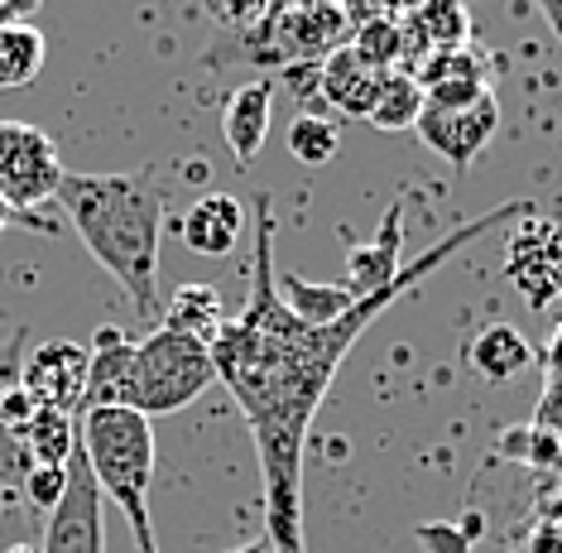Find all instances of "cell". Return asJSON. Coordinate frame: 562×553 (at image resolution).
<instances>
[{
    "label": "cell",
    "mask_w": 562,
    "mask_h": 553,
    "mask_svg": "<svg viewBox=\"0 0 562 553\" xmlns=\"http://www.w3.org/2000/svg\"><path fill=\"white\" fill-rule=\"evenodd\" d=\"M529 212H533V202L515 198V202L481 212L476 222H462L457 231H447L432 251L408 261L394 285L356 299V308L341 313L337 323L313 328V323H299L284 308V299H279L274 198L270 192H255L250 294H246V308L222 323L207 352H212L216 380L232 390V400L240 405V414L250 423L255 457H260V486H265V539L279 553H308V539H303V453H308L317 409H323L341 362L351 356V346L418 279L442 269L471 241L491 236V231L519 222Z\"/></svg>",
    "instance_id": "1"
},
{
    "label": "cell",
    "mask_w": 562,
    "mask_h": 553,
    "mask_svg": "<svg viewBox=\"0 0 562 553\" xmlns=\"http://www.w3.org/2000/svg\"><path fill=\"white\" fill-rule=\"evenodd\" d=\"M58 208L72 222L87 255L106 269L139 318H159V236L164 192L149 169L139 174H68L58 188Z\"/></svg>",
    "instance_id": "2"
},
{
    "label": "cell",
    "mask_w": 562,
    "mask_h": 553,
    "mask_svg": "<svg viewBox=\"0 0 562 553\" xmlns=\"http://www.w3.org/2000/svg\"><path fill=\"white\" fill-rule=\"evenodd\" d=\"M82 453L97 477L101 500L125 516L139 553H159L149 520V482H155V423L135 409H82Z\"/></svg>",
    "instance_id": "3"
},
{
    "label": "cell",
    "mask_w": 562,
    "mask_h": 553,
    "mask_svg": "<svg viewBox=\"0 0 562 553\" xmlns=\"http://www.w3.org/2000/svg\"><path fill=\"white\" fill-rule=\"evenodd\" d=\"M216 380L207 342L188 338L173 328H155L145 342H135V366H131V409L145 419L178 414L202 390Z\"/></svg>",
    "instance_id": "4"
},
{
    "label": "cell",
    "mask_w": 562,
    "mask_h": 553,
    "mask_svg": "<svg viewBox=\"0 0 562 553\" xmlns=\"http://www.w3.org/2000/svg\"><path fill=\"white\" fill-rule=\"evenodd\" d=\"M63 169L54 135L30 121H0V202L15 212V222H34L44 202L58 198Z\"/></svg>",
    "instance_id": "5"
},
{
    "label": "cell",
    "mask_w": 562,
    "mask_h": 553,
    "mask_svg": "<svg viewBox=\"0 0 562 553\" xmlns=\"http://www.w3.org/2000/svg\"><path fill=\"white\" fill-rule=\"evenodd\" d=\"M505 269L519 285L524 303L539 308V313H548L562 299V226L553 217H539V208L519 217L515 236H509Z\"/></svg>",
    "instance_id": "6"
},
{
    "label": "cell",
    "mask_w": 562,
    "mask_h": 553,
    "mask_svg": "<svg viewBox=\"0 0 562 553\" xmlns=\"http://www.w3.org/2000/svg\"><path fill=\"white\" fill-rule=\"evenodd\" d=\"M101 491L87 467V453L68 457V491L44 520V553H106V520H101Z\"/></svg>",
    "instance_id": "7"
},
{
    "label": "cell",
    "mask_w": 562,
    "mask_h": 553,
    "mask_svg": "<svg viewBox=\"0 0 562 553\" xmlns=\"http://www.w3.org/2000/svg\"><path fill=\"white\" fill-rule=\"evenodd\" d=\"M414 131L432 154H442L452 169H467V164L495 140V131H501V101H495V92H491V97L471 101V107H452V111L424 107Z\"/></svg>",
    "instance_id": "8"
},
{
    "label": "cell",
    "mask_w": 562,
    "mask_h": 553,
    "mask_svg": "<svg viewBox=\"0 0 562 553\" xmlns=\"http://www.w3.org/2000/svg\"><path fill=\"white\" fill-rule=\"evenodd\" d=\"M87 362H92V356H87L82 342L54 338V342H40L20 362V380H24V390H30L40 405L68 409V414H82V400H87Z\"/></svg>",
    "instance_id": "9"
},
{
    "label": "cell",
    "mask_w": 562,
    "mask_h": 553,
    "mask_svg": "<svg viewBox=\"0 0 562 553\" xmlns=\"http://www.w3.org/2000/svg\"><path fill=\"white\" fill-rule=\"evenodd\" d=\"M246 208L232 198V192H207L193 208L178 217V236L193 255H207V261H226L240 236H246Z\"/></svg>",
    "instance_id": "10"
},
{
    "label": "cell",
    "mask_w": 562,
    "mask_h": 553,
    "mask_svg": "<svg viewBox=\"0 0 562 553\" xmlns=\"http://www.w3.org/2000/svg\"><path fill=\"white\" fill-rule=\"evenodd\" d=\"M87 400L82 409H131V366H135V342L121 328H97L87 346Z\"/></svg>",
    "instance_id": "11"
},
{
    "label": "cell",
    "mask_w": 562,
    "mask_h": 553,
    "mask_svg": "<svg viewBox=\"0 0 562 553\" xmlns=\"http://www.w3.org/2000/svg\"><path fill=\"white\" fill-rule=\"evenodd\" d=\"M380 82H385V73L370 68L351 44L337 48L331 58H323V68H317V97H323L331 111L356 115V121L370 115V107H375V97H380Z\"/></svg>",
    "instance_id": "12"
},
{
    "label": "cell",
    "mask_w": 562,
    "mask_h": 553,
    "mask_svg": "<svg viewBox=\"0 0 562 553\" xmlns=\"http://www.w3.org/2000/svg\"><path fill=\"white\" fill-rule=\"evenodd\" d=\"M400 251H404V208L394 202L385 212V222H380L375 241L370 246H351L347 251V289L356 299H366V294H380L385 285L400 279Z\"/></svg>",
    "instance_id": "13"
},
{
    "label": "cell",
    "mask_w": 562,
    "mask_h": 553,
    "mask_svg": "<svg viewBox=\"0 0 562 553\" xmlns=\"http://www.w3.org/2000/svg\"><path fill=\"white\" fill-rule=\"evenodd\" d=\"M270 121H274V87L270 82H246L226 97L222 135H226V150L236 154V164H255V154L270 140Z\"/></svg>",
    "instance_id": "14"
},
{
    "label": "cell",
    "mask_w": 562,
    "mask_h": 553,
    "mask_svg": "<svg viewBox=\"0 0 562 553\" xmlns=\"http://www.w3.org/2000/svg\"><path fill=\"white\" fill-rule=\"evenodd\" d=\"M20 362H24V328H15L5 342H0V390L20 376ZM30 447L24 439L0 423V510H15L24 500V477H30Z\"/></svg>",
    "instance_id": "15"
},
{
    "label": "cell",
    "mask_w": 562,
    "mask_h": 553,
    "mask_svg": "<svg viewBox=\"0 0 562 553\" xmlns=\"http://www.w3.org/2000/svg\"><path fill=\"white\" fill-rule=\"evenodd\" d=\"M529 366H533V346H529V338H524L519 328H509V323L481 328L476 342H471V370H476L481 380H491V385L515 380Z\"/></svg>",
    "instance_id": "16"
},
{
    "label": "cell",
    "mask_w": 562,
    "mask_h": 553,
    "mask_svg": "<svg viewBox=\"0 0 562 553\" xmlns=\"http://www.w3.org/2000/svg\"><path fill=\"white\" fill-rule=\"evenodd\" d=\"M222 323H226V303L212 285H178L173 299L164 303V313H159V328L188 332V338H198L207 346L216 332H222Z\"/></svg>",
    "instance_id": "17"
},
{
    "label": "cell",
    "mask_w": 562,
    "mask_h": 553,
    "mask_svg": "<svg viewBox=\"0 0 562 553\" xmlns=\"http://www.w3.org/2000/svg\"><path fill=\"white\" fill-rule=\"evenodd\" d=\"M78 443H82V414H68V409L40 405L34 423L24 429V447H30L34 467H68Z\"/></svg>",
    "instance_id": "18"
},
{
    "label": "cell",
    "mask_w": 562,
    "mask_h": 553,
    "mask_svg": "<svg viewBox=\"0 0 562 553\" xmlns=\"http://www.w3.org/2000/svg\"><path fill=\"white\" fill-rule=\"evenodd\" d=\"M279 299L299 323H313V328H327L337 323L341 313L356 308V294L347 285H308L299 275H279Z\"/></svg>",
    "instance_id": "19"
},
{
    "label": "cell",
    "mask_w": 562,
    "mask_h": 553,
    "mask_svg": "<svg viewBox=\"0 0 562 553\" xmlns=\"http://www.w3.org/2000/svg\"><path fill=\"white\" fill-rule=\"evenodd\" d=\"M424 107H428V97H424V87H418V77L400 68V73H385L380 97H375V107H370L366 121L385 135H400V131H414Z\"/></svg>",
    "instance_id": "20"
},
{
    "label": "cell",
    "mask_w": 562,
    "mask_h": 553,
    "mask_svg": "<svg viewBox=\"0 0 562 553\" xmlns=\"http://www.w3.org/2000/svg\"><path fill=\"white\" fill-rule=\"evenodd\" d=\"M44 58H48V44L34 24H5L0 30V92L30 87L44 73Z\"/></svg>",
    "instance_id": "21"
},
{
    "label": "cell",
    "mask_w": 562,
    "mask_h": 553,
    "mask_svg": "<svg viewBox=\"0 0 562 553\" xmlns=\"http://www.w3.org/2000/svg\"><path fill=\"white\" fill-rule=\"evenodd\" d=\"M418 87L424 92H432V87H457V82H481V87H491V58L481 54V48H442V54H432L418 63Z\"/></svg>",
    "instance_id": "22"
},
{
    "label": "cell",
    "mask_w": 562,
    "mask_h": 553,
    "mask_svg": "<svg viewBox=\"0 0 562 553\" xmlns=\"http://www.w3.org/2000/svg\"><path fill=\"white\" fill-rule=\"evenodd\" d=\"M408 15H414V24L424 30L432 54H442V48H462L467 34H471L467 0H418Z\"/></svg>",
    "instance_id": "23"
},
{
    "label": "cell",
    "mask_w": 562,
    "mask_h": 553,
    "mask_svg": "<svg viewBox=\"0 0 562 553\" xmlns=\"http://www.w3.org/2000/svg\"><path fill=\"white\" fill-rule=\"evenodd\" d=\"M501 457L524 462L533 472H548V482H562V439L533 429V423H519V429L501 433Z\"/></svg>",
    "instance_id": "24"
},
{
    "label": "cell",
    "mask_w": 562,
    "mask_h": 553,
    "mask_svg": "<svg viewBox=\"0 0 562 553\" xmlns=\"http://www.w3.org/2000/svg\"><path fill=\"white\" fill-rule=\"evenodd\" d=\"M337 145H341V131L327 121V115H317V111H299V115H293L289 154L303 164V169H323V164H331Z\"/></svg>",
    "instance_id": "25"
},
{
    "label": "cell",
    "mask_w": 562,
    "mask_h": 553,
    "mask_svg": "<svg viewBox=\"0 0 562 553\" xmlns=\"http://www.w3.org/2000/svg\"><path fill=\"white\" fill-rule=\"evenodd\" d=\"M351 48L370 63V68H380V73H400V63H404L400 20H380V24H366V30H356V34H351Z\"/></svg>",
    "instance_id": "26"
},
{
    "label": "cell",
    "mask_w": 562,
    "mask_h": 553,
    "mask_svg": "<svg viewBox=\"0 0 562 553\" xmlns=\"http://www.w3.org/2000/svg\"><path fill=\"white\" fill-rule=\"evenodd\" d=\"M265 10H270V0H207V15L216 20V30L246 38L250 30H260Z\"/></svg>",
    "instance_id": "27"
},
{
    "label": "cell",
    "mask_w": 562,
    "mask_h": 553,
    "mask_svg": "<svg viewBox=\"0 0 562 553\" xmlns=\"http://www.w3.org/2000/svg\"><path fill=\"white\" fill-rule=\"evenodd\" d=\"M63 491H68V467H30V477H24V500L44 516L63 500Z\"/></svg>",
    "instance_id": "28"
},
{
    "label": "cell",
    "mask_w": 562,
    "mask_h": 553,
    "mask_svg": "<svg viewBox=\"0 0 562 553\" xmlns=\"http://www.w3.org/2000/svg\"><path fill=\"white\" fill-rule=\"evenodd\" d=\"M34 414H40V400H34V395L24 390V380L15 376L5 390H0V423H5L15 439H24V429L34 423Z\"/></svg>",
    "instance_id": "29"
},
{
    "label": "cell",
    "mask_w": 562,
    "mask_h": 553,
    "mask_svg": "<svg viewBox=\"0 0 562 553\" xmlns=\"http://www.w3.org/2000/svg\"><path fill=\"white\" fill-rule=\"evenodd\" d=\"M341 15H347L351 34L366 30V24H380V20H400L404 15V0H337Z\"/></svg>",
    "instance_id": "30"
},
{
    "label": "cell",
    "mask_w": 562,
    "mask_h": 553,
    "mask_svg": "<svg viewBox=\"0 0 562 553\" xmlns=\"http://www.w3.org/2000/svg\"><path fill=\"white\" fill-rule=\"evenodd\" d=\"M529 423L543 429V433H553V439H562V385L558 380L543 385V400H539V409H533Z\"/></svg>",
    "instance_id": "31"
},
{
    "label": "cell",
    "mask_w": 562,
    "mask_h": 553,
    "mask_svg": "<svg viewBox=\"0 0 562 553\" xmlns=\"http://www.w3.org/2000/svg\"><path fill=\"white\" fill-rule=\"evenodd\" d=\"M519 553H562V520H558V516L533 520V530L524 534Z\"/></svg>",
    "instance_id": "32"
},
{
    "label": "cell",
    "mask_w": 562,
    "mask_h": 553,
    "mask_svg": "<svg viewBox=\"0 0 562 553\" xmlns=\"http://www.w3.org/2000/svg\"><path fill=\"white\" fill-rule=\"evenodd\" d=\"M418 539H424L428 549H438V553H467L471 534H452V530H442V524H432V530H418Z\"/></svg>",
    "instance_id": "33"
},
{
    "label": "cell",
    "mask_w": 562,
    "mask_h": 553,
    "mask_svg": "<svg viewBox=\"0 0 562 553\" xmlns=\"http://www.w3.org/2000/svg\"><path fill=\"white\" fill-rule=\"evenodd\" d=\"M40 5L44 0H5V5H0V30H5V24H34Z\"/></svg>",
    "instance_id": "34"
},
{
    "label": "cell",
    "mask_w": 562,
    "mask_h": 553,
    "mask_svg": "<svg viewBox=\"0 0 562 553\" xmlns=\"http://www.w3.org/2000/svg\"><path fill=\"white\" fill-rule=\"evenodd\" d=\"M539 5V15L548 20V30H553V38L562 44V0H533Z\"/></svg>",
    "instance_id": "35"
},
{
    "label": "cell",
    "mask_w": 562,
    "mask_h": 553,
    "mask_svg": "<svg viewBox=\"0 0 562 553\" xmlns=\"http://www.w3.org/2000/svg\"><path fill=\"white\" fill-rule=\"evenodd\" d=\"M548 380H558V385H562V328H558L553 346H548Z\"/></svg>",
    "instance_id": "36"
},
{
    "label": "cell",
    "mask_w": 562,
    "mask_h": 553,
    "mask_svg": "<svg viewBox=\"0 0 562 553\" xmlns=\"http://www.w3.org/2000/svg\"><path fill=\"white\" fill-rule=\"evenodd\" d=\"M226 553H279L270 539H250V544H236V549H226Z\"/></svg>",
    "instance_id": "37"
},
{
    "label": "cell",
    "mask_w": 562,
    "mask_h": 553,
    "mask_svg": "<svg viewBox=\"0 0 562 553\" xmlns=\"http://www.w3.org/2000/svg\"><path fill=\"white\" fill-rule=\"evenodd\" d=\"M10 222H15V212H10L5 202H0V236H5V226H10Z\"/></svg>",
    "instance_id": "38"
},
{
    "label": "cell",
    "mask_w": 562,
    "mask_h": 553,
    "mask_svg": "<svg viewBox=\"0 0 562 553\" xmlns=\"http://www.w3.org/2000/svg\"><path fill=\"white\" fill-rule=\"evenodd\" d=\"M0 553H44V549H34V544H5Z\"/></svg>",
    "instance_id": "39"
},
{
    "label": "cell",
    "mask_w": 562,
    "mask_h": 553,
    "mask_svg": "<svg viewBox=\"0 0 562 553\" xmlns=\"http://www.w3.org/2000/svg\"><path fill=\"white\" fill-rule=\"evenodd\" d=\"M10 520H15V510H0V534H5V524ZM0 549H5V544H0Z\"/></svg>",
    "instance_id": "40"
},
{
    "label": "cell",
    "mask_w": 562,
    "mask_h": 553,
    "mask_svg": "<svg viewBox=\"0 0 562 553\" xmlns=\"http://www.w3.org/2000/svg\"><path fill=\"white\" fill-rule=\"evenodd\" d=\"M548 516H558V520H562V496L553 500V506H548Z\"/></svg>",
    "instance_id": "41"
},
{
    "label": "cell",
    "mask_w": 562,
    "mask_h": 553,
    "mask_svg": "<svg viewBox=\"0 0 562 553\" xmlns=\"http://www.w3.org/2000/svg\"><path fill=\"white\" fill-rule=\"evenodd\" d=\"M414 5H418V0H404V10H414Z\"/></svg>",
    "instance_id": "42"
},
{
    "label": "cell",
    "mask_w": 562,
    "mask_h": 553,
    "mask_svg": "<svg viewBox=\"0 0 562 553\" xmlns=\"http://www.w3.org/2000/svg\"><path fill=\"white\" fill-rule=\"evenodd\" d=\"M0 5H5V0H0Z\"/></svg>",
    "instance_id": "43"
}]
</instances>
